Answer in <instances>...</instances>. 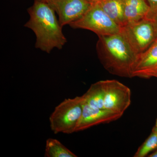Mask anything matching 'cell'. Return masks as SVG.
Wrapping results in <instances>:
<instances>
[{"instance_id":"8fae6325","label":"cell","mask_w":157,"mask_h":157,"mask_svg":"<svg viewBox=\"0 0 157 157\" xmlns=\"http://www.w3.org/2000/svg\"><path fill=\"white\" fill-rule=\"evenodd\" d=\"M99 3L104 12L121 28L125 25L124 0H102Z\"/></svg>"},{"instance_id":"8992f818","label":"cell","mask_w":157,"mask_h":157,"mask_svg":"<svg viewBox=\"0 0 157 157\" xmlns=\"http://www.w3.org/2000/svg\"><path fill=\"white\" fill-rule=\"evenodd\" d=\"M104 92V108L123 115L131 104L128 87L115 79L101 80Z\"/></svg>"},{"instance_id":"d6986e66","label":"cell","mask_w":157,"mask_h":157,"mask_svg":"<svg viewBox=\"0 0 157 157\" xmlns=\"http://www.w3.org/2000/svg\"><path fill=\"white\" fill-rule=\"evenodd\" d=\"M39 1V2H45L46 3H48L49 2H50L52 0H37Z\"/></svg>"},{"instance_id":"7a4b0ae2","label":"cell","mask_w":157,"mask_h":157,"mask_svg":"<svg viewBox=\"0 0 157 157\" xmlns=\"http://www.w3.org/2000/svg\"><path fill=\"white\" fill-rule=\"evenodd\" d=\"M29 19L24 26L30 29L36 37V48L47 53L54 48L62 49L67 39L57 18L55 11L47 3L35 0L28 9Z\"/></svg>"},{"instance_id":"2e32d148","label":"cell","mask_w":157,"mask_h":157,"mask_svg":"<svg viewBox=\"0 0 157 157\" xmlns=\"http://www.w3.org/2000/svg\"><path fill=\"white\" fill-rule=\"evenodd\" d=\"M151 20L152 21L153 23L154 26L156 36L157 39V13L155 14Z\"/></svg>"},{"instance_id":"9a60e30c","label":"cell","mask_w":157,"mask_h":157,"mask_svg":"<svg viewBox=\"0 0 157 157\" xmlns=\"http://www.w3.org/2000/svg\"><path fill=\"white\" fill-rule=\"evenodd\" d=\"M150 7L149 12L147 18L151 20L157 13V0H147Z\"/></svg>"},{"instance_id":"5bb4252c","label":"cell","mask_w":157,"mask_h":157,"mask_svg":"<svg viewBox=\"0 0 157 157\" xmlns=\"http://www.w3.org/2000/svg\"><path fill=\"white\" fill-rule=\"evenodd\" d=\"M157 149V131L153 128L151 134L138 148L134 157H144Z\"/></svg>"},{"instance_id":"44dd1931","label":"cell","mask_w":157,"mask_h":157,"mask_svg":"<svg viewBox=\"0 0 157 157\" xmlns=\"http://www.w3.org/2000/svg\"><path fill=\"white\" fill-rule=\"evenodd\" d=\"M153 128L155 130L157 131V119L156 120V122L155 125V127H154Z\"/></svg>"},{"instance_id":"52a82bcc","label":"cell","mask_w":157,"mask_h":157,"mask_svg":"<svg viewBox=\"0 0 157 157\" xmlns=\"http://www.w3.org/2000/svg\"><path fill=\"white\" fill-rule=\"evenodd\" d=\"M47 4L58 15L59 21L63 27L79 19L93 3L89 0H52Z\"/></svg>"},{"instance_id":"ffe728a7","label":"cell","mask_w":157,"mask_h":157,"mask_svg":"<svg viewBox=\"0 0 157 157\" xmlns=\"http://www.w3.org/2000/svg\"><path fill=\"white\" fill-rule=\"evenodd\" d=\"M152 77H156V78H157V71L153 74L152 76Z\"/></svg>"},{"instance_id":"3957f363","label":"cell","mask_w":157,"mask_h":157,"mask_svg":"<svg viewBox=\"0 0 157 157\" xmlns=\"http://www.w3.org/2000/svg\"><path fill=\"white\" fill-rule=\"evenodd\" d=\"M82 96L66 99L55 108L49 117L51 129L54 134H71L76 132L82 113Z\"/></svg>"},{"instance_id":"277c9868","label":"cell","mask_w":157,"mask_h":157,"mask_svg":"<svg viewBox=\"0 0 157 157\" xmlns=\"http://www.w3.org/2000/svg\"><path fill=\"white\" fill-rule=\"evenodd\" d=\"M74 29L94 32L98 36L120 33L121 27L102 9L99 3H94L81 17L69 25Z\"/></svg>"},{"instance_id":"30bf717a","label":"cell","mask_w":157,"mask_h":157,"mask_svg":"<svg viewBox=\"0 0 157 157\" xmlns=\"http://www.w3.org/2000/svg\"><path fill=\"white\" fill-rule=\"evenodd\" d=\"M149 10L145 0H124L125 25L147 18Z\"/></svg>"},{"instance_id":"7c38bea8","label":"cell","mask_w":157,"mask_h":157,"mask_svg":"<svg viewBox=\"0 0 157 157\" xmlns=\"http://www.w3.org/2000/svg\"><path fill=\"white\" fill-rule=\"evenodd\" d=\"M82 97L83 101L91 106L104 109V92L101 80L92 84Z\"/></svg>"},{"instance_id":"9c48e42d","label":"cell","mask_w":157,"mask_h":157,"mask_svg":"<svg viewBox=\"0 0 157 157\" xmlns=\"http://www.w3.org/2000/svg\"><path fill=\"white\" fill-rule=\"evenodd\" d=\"M157 71V39L138 57L134 77L150 78Z\"/></svg>"},{"instance_id":"6da1fadb","label":"cell","mask_w":157,"mask_h":157,"mask_svg":"<svg viewBox=\"0 0 157 157\" xmlns=\"http://www.w3.org/2000/svg\"><path fill=\"white\" fill-rule=\"evenodd\" d=\"M98 58L113 75L132 78L139 55L121 33L98 36L96 45Z\"/></svg>"},{"instance_id":"5b68a950","label":"cell","mask_w":157,"mask_h":157,"mask_svg":"<svg viewBox=\"0 0 157 157\" xmlns=\"http://www.w3.org/2000/svg\"><path fill=\"white\" fill-rule=\"evenodd\" d=\"M121 33L139 56L157 39L153 23L147 18L126 25L121 28Z\"/></svg>"},{"instance_id":"ac0fdd59","label":"cell","mask_w":157,"mask_h":157,"mask_svg":"<svg viewBox=\"0 0 157 157\" xmlns=\"http://www.w3.org/2000/svg\"><path fill=\"white\" fill-rule=\"evenodd\" d=\"M90 2L93 4L94 3H99L101 2L102 0H89Z\"/></svg>"},{"instance_id":"ba28073f","label":"cell","mask_w":157,"mask_h":157,"mask_svg":"<svg viewBox=\"0 0 157 157\" xmlns=\"http://www.w3.org/2000/svg\"><path fill=\"white\" fill-rule=\"evenodd\" d=\"M122 116L110 110L93 107L83 101L82 113L76 126V132L101 124L109 123L120 118Z\"/></svg>"},{"instance_id":"e0dca14e","label":"cell","mask_w":157,"mask_h":157,"mask_svg":"<svg viewBox=\"0 0 157 157\" xmlns=\"http://www.w3.org/2000/svg\"><path fill=\"white\" fill-rule=\"evenodd\" d=\"M149 157H157V149L154 152L152 153L151 154L149 155Z\"/></svg>"},{"instance_id":"4fadbf2b","label":"cell","mask_w":157,"mask_h":157,"mask_svg":"<svg viewBox=\"0 0 157 157\" xmlns=\"http://www.w3.org/2000/svg\"><path fill=\"white\" fill-rule=\"evenodd\" d=\"M45 157H76V155L70 151L59 140L49 138L46 141Z\"/></svg>"}]
</instances>
